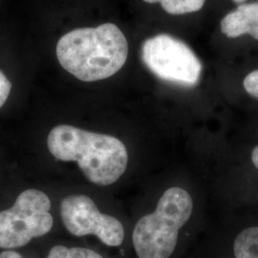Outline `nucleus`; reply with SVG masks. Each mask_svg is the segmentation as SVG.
I'll list each match as a JSON object with an SVG mask.
<instances>
[{
  "instance_id": "nucleus-6",
  "label": "nucleus",
  "mask_w": 258,
  "mask_h": 258,
  "mask_svg": "<svg viewBox=\"0 0 258 258\" xmlns=\"http://www.w3.org/2000/svg\"><path fill=\"white\" fill-rule=\"evenodd\" d=\"M60 216L66 230L76 236L93 234L109 247H119L124 229L117 218L99 212L86 195H70L60 204Z\"/></svg>"
},
{
  "instance_id": "nucleus-3",
  "label": "nucleus",
  "mask_w": 258,
  "mask_h": 258,
  "mask_svg": "<svg viewBox=\"0 0 258 258\" xmlns=\"http://www.w3.org/2000/svg\"><path fill=\"white\" fill-rule=\"evenodd\" d=\"M194 211L192 198L181 187H170L160 198L156 210L139 220L133 245L139 258H169L175 250L180 229Z\"/></svg>"
},
{
  "instance_id": "nucleus-2",
  "label": "nucleus",
  "mask_w": 258,
  "mask_h": 258,
  "mask_svg": "<svg viewBox=\"0 0 258 258\" xmlns=\"http://www.w3.org/2000/svg\"><path fill=\"white\" fill-rule=\"evenodd\" d=\"M50 153L63 162H77L93 184L109 185L125 172L128 154L119 139L69 124L52 129L47 138Z\"/></svg>"
},
{
  "instance_id": "nucleus-5",
  "label": "nucleus",
  "mask_w": 258,
  "mask_h": 258,
  "mask_svg": "<svg viewBox=\"0 0 258 258\" xmlns=\"http://www.w3.org/2000/svg\"><path fill=\"white\" fill-rule=\"evenodd\" d=\"M141 55L148 69L163 81L194 86L200 80V59L184 42L172 36L149 37L143 43Z\"/></svg>"
},
{
  "instance_id": "nucleus-8",
  "label": "nucleus",
  "mask_w": 258,
  "mask_h": 258,
  "mask_svg": "<svg viewBox=\"0 0 258 258\" xmlns=\"http://www.w3.org/2000/svg\"><path fill=\"white\" fill-rule=\"evenodd\" d=\"M235 258H258V227L241 231L233 244Z\"/></svg>"
},
{
  "instance_id": "nucleus-7",
  "label": "nucleus",
  "mask_w": 258,
  "mask_h": 258,
  "mask_svg": "<svg viewBox=\"0 0 258 258\" xmlns=\"http://www.w3.org/2000/svg\"><path fill=\"white\" fill-rule=\"evenodd\" d=\"M220 27L222 33L229 38L248 34L258 40V2L240 4L223 18Z\"/></svg>"
},
{
  "instance_id": "nucleus-14",
  "label": "nucleus",
  "mask_w": 258,
  "mask_h": 258,
  "mask_svg": "<svg viewBox=\"0 0 258 258\" xmlns=\"http://www.w3.org/2000/svg\"><path fill=\"white\" fill-rule=\"evenodd\" d=\"M251 160H252L253 165H254L255 167L258 169V146L256 148H254L253 150H252V153H251Z\"/></svg>"
},
{
  "instance_id": "nucleus-10",
  "label": "nucleus",
  "mask_w": 258,
  "mask_h": 258,
  "mask_svg": "<svg viewBox=\"0 0 258 258\" xmlns=\"http://www.w3.org/2000/svg\"><path fill=\"white\" fill-rule=\"evenodd\" d=\"M47 258H103L92 249L85 248H67L57 245L49 251Z\"/></svg>"
},
{
  "instance_id": "nucleus-11",
  "label": "nucleus",
  "mask_w": 258,
  "mask_h": 258,
  "mask_svg": "<svg viewBox=\"0 0 258 258\" xmlns=\"http://www.w3.org/2000/svg\"><path fill=\"white\" fill-rule=\"evenodd\" d=\"M246 92L253 98L258 99V69L246 76L243 82Z\"/></svg>"
},
{
  "instance_id": "nucleus-4",
  "label": "nucleus",
  "mask_w": 258,
  "mask_h": 258,
  "mask_svg": "<svg viewBox=\"0 0 258 258\" xmlns=\"http://www.w3.org/2000/svg\"><path fill=\"white\" fill-rule=\"evenodd\" d=\"M50 209L51 201L41 190L19 194L11 209L0 212V248L24 247L33 238L47 234L54 224Z\"/></svg>"
},
{
  "instance_id": "nucleus-15",
  "label": "nucleus",
  "mask_w": 258,
  "mask_h": 258,
  "mask_svg": "<svg viewBox=\"0 0 258 258\" xmlns=\"http://www.w3.org/2000/svg\"><path fill=\"white\" fill-rule=\"evenodd\" d=\"M233 2H235V3H237V4H242V3H244L246 0H232Z\"/></svg>"
},
{
  "instance_id": "nucleus-1",
  "label": "nucleus",
  "mask_w": 258,
  "mask_h": 258,
  "mask_svg": "<svg viewBox=\"0 0 258 258\" xmlns=\"http://www.w3.org/2000/svg\"><path fill=\"white\" fill-rule=\"evenodd\" d=\"M56 57L68 73L85 83L118 73L128 56V42L114 23L74 29L57 41Z\"/></svg>"
},
{
  "instance_id": "nucleus-9",
  "label": "nucleus",
  "mask_w": 258,
  "mask_h": 258,
  "mask_svg": "<svg viewBox=\"0 0 258 258\" xmlns=\"http://www.w3.org/2000/svg\"><path fill=\"white\" fill-rule=\"evenodd\" d=\"M149 4L159 3L167 14L173 16L196 13L202 9L206 0H143Z\"/></svg>"
},
{
  "instance_id": "nucleus-12",
  "label": "nucleus",
  "mask_w": 258,
  "mask_h": 258,
  "mask_svg": "<svg viewBox=\"0 0 258 258\" xmlns=\"http://www.w3.org/2000/svg\"><path fill=\"white\" fill-rule=\"evenodd\" d=\"M12 90V83L8 78L0 70V108L5 104Z\"/></svg>"
},
{
  "instance_id": "nucleus-13",
  "label": "nucleus",
  "mask_w": 258,
  "mask_h": 258,
  "mask_svg": "<svg viewBox=\"0 0 258 258\" xmlns=\"http://www.w3.org/2000/svg\"><path fill=\"white\" fill-rule=\"evenodd\" d=\"M0 258H22L19 252L14 250H5L0 253Z\"/></svg>"
}]
</instances>
